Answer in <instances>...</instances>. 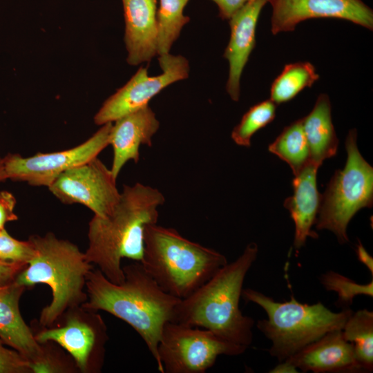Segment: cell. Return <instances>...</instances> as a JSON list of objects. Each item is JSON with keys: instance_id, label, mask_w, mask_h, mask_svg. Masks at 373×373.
<instances>
[{"instance_id": "obj_35", "label": "cell", "mask_w": 373, "mask_h": 373, "mask_svg": "<svg viewBox=\"0 0 373 373\" xmlns=\"http://www.w3.org/2000/svg\"><path fill=\"white\" fill-rule=\"evenodd\" d=\"M51 358H52V356H51Z\"/></svg>"}, {"instance_id": "obj_28", "label": "cell", "mask_w": 373, "mask_h": 373, "mask_svg": "<svg viewBox=\"0 0 373 373\" xmlns=\"http://www.w3.org/2000/svg\"><path fill=\"white\" fill-rule=\"evenodd\" d=\"M31 363L14 349L7 348L0 338V373H32Z\"/></svg>"}, {"instance_id": "obj_31", "label": "cell", "mask_w": 373, "mask_h": 373, "mask_svg": "<svg viewBox=\"0 0 373 373\" xmlns=\"http://www.w3.org/2000/svg\"><path fill=\"white\" fill-rule=\"evenodd\" d=\"M219 10V16L222 19H229L231 17L243 6L249 0H212Z\"/></svg>"}, {"instance_id": "obj_12", "label": "cell", "mask_w": 373, "mask_h": 373, "mask_svg": "<svg viewBox=\"0 0 373 373\" xmlns=\"http://www.w3.org/2000/svg\"><path fill=\"white\" fill-rule=\"evenodd\" d=\"M158 61L162 73L151 77L147 68L141 67L124 86L104 102L94 117L97 125L113 122L148 106L149 101L164 88L188 77L189 66L185 57L169 53L160 56Z\"/></svg>"}, {"instance_id": "obj_23", "label": "cell", "mask_w": 373, "mask_h": 373, "mask_svg": "<svg viewBox=\"0 0 373 373\" xmlns=\"http://www.w3.org/2000/svg\"><path fill=\"white\" fill-rule=\"evenodd\" d=\"M269 151L286 162L296 175L310 162L309 151L301 119L284 128L269 145Z\"/></svg>"}, {"instance_id": "obj_34", "label": "cell", "mask_w": 373, "mask_h": 373, "mask_svg": "<svg viewBox=\"0 0 373 373\" xmlns=\"http://www.w3.org/2000/svg\"><path fill=\"white\" fill-rule=\"evenodd\" d=\"M7 180V176L5 172L3 158L0 157V182H3Z\"/></svg>"}, {"instance_id": "obj_27", "label": "cell", "mask_w": 373, "mask_h": 373, "mask_svg": "<svg viewBox=\"0 0 373 373\" xmlns=\"http://www.w3.org/2000/svg\"><path fill=\"white\" fill-rule=\"evenodd\" d=\"M34 254V247L29 240H17L5 228L0 230V261L27 265Z\"/></svg>"}, {"instance_id": "obj_22", "label": "cell", "mask_w": 373, "mask_h": 373, "mask_svg": "<svg viewBox=\"0 0 373 373\" xmlns=\"http://www.w3.org/2000/svg\"><path fill=\"white\" fill-rule=\"evenodd\" d=\"M318 79L319 75L310 62L286 64L271 84L270 99L276 104L287 102L304 88L312 87Z\"/></svg>"}, {"instance_id": "obj_21", "label": "cell", "mask_w": 373, "mask_h": 373, "mask_svg": "<svg viewBox=\"0 0 373 373\" xmlns=\"http://www.w3.org/2000/svg\"><path fill=\"white\" fill-rule=\"evenodd\" d=\"M353 345L356 359L362 372L373 370V312L367 309L352 312L341 329Z\"/></svg>"}, {"instance_id": "obj_15", "label": "cell", "mask_w": 373, "mask_h": 373, "mask_svg": "<svg viewBox=\"0 0 373 373\" xmlns=\"http://www.w3.org/2000/svg\"><path fill=\"white\" fill-rule=\"evenodd\" d=\"M268 0H249L229 19L231 35L224 57L229 64L226 90L238 102L243 69L256 44V30L260 12Z\"/></svg>"}, {"instance_id": "obj_13", "label": "cell", "mask_w": 373, "mask_h": 373, "mask_svg": "<svg viewBox=\"0 0 373 373\" xmlns=\"http://www.w3.org/2000/svg\"><path fill=\"white\" fill-rule=\"evenodd\" d=\"M273 35L294 31L305 20L334 18L373 30V12L362 0H268Z\"/></svg>"}, {"instance_id": "obj_3", "label": "cell", "mask_w": 373, "mask_h": 373, "mask_svg": "<svg viewBox=\"0 0 373 373\" xmlns=\"http://www.w3.org/2000/svg\"><path fill=\"white\" fill-rule=\"evenodd\" d=\"M258 252L257 245L249 243L237 259L180 300L173 322L209 329L229 342L248 347L253 340L254 321L242 314L239 302L245 276Z\"/></svg>"}, {"instance_id": "obj_10", "label": "cell", "mask_w": 373, "mask_h": 373, "mask_svg": "<svg viewBox=\"0 0 373 373\" xmlns=\"http://www.w3.org/2000/svg\"><path fill=\"white\" fill-rule=\"evenodd\" d=\"M112 125L113 122L102 125L87 140L66 150L25 157L8 153L3 157L7 179L48 187L64 172L97 157L109 145Z\"/></svg>"}, {"instance_id": "obj_8", "label": "cell", "mask_w": 373, "mask_h": 373, "mask_svg": "<svg viewBox=\"0 0 373 373\" xmlns=\"http://www.w3.org/2000/svg\"><path fill=\"white\" fill-rule=\"evenodd\" d=\"M247 348L209 329L169 321L162 328L157 354L164 373H204L218 356L240 355Z\"/></svg>"}, {"instance_id": "obj_6", "label": "cell", "mask_w": 373, "mask_h": 373, "mask_svg": "<svg viewBox=\"0 0 373 373\" xmlns=\"http://www.w3.org/2000/svg\"><path fill=\"white\" fill-rule=\"evenodd\" d=\"M241 297L258 305L267 313V319L259 320L257 327L271 341L269 354L279 362L327 333L342 329L353 312L347 308L334 312L321 302L301 303L293 296L289 301L276 302L250 288L243 289Z\"/></svg>"}, {"instance_id": "obj_25", "label": "cell", "mask_w": 373, "mask_h": 373, "mask_svg": "<svg viewBox=\"0 0 373 373\" xmlns=\"http://www.w3.org/2000/svg\"><path fill=\"white\" fill-rule=\"evenodd\" d=\"M276 104L270 99L251 106L242 116L232 132L231 138L241 146L249 147L251 137L271 123L276 116Z\"/></svg>"}, {"instance_id": "obj_9", "label": "cell", "mask_w": 373, "mask_h": 373, "mask_svg": "<svg viewBox=\"0 0 373 373\" xmlns=\"http://www.w3.org/2000/svg\"><path fill=\"white\" fill-rule=\"evenodd\" d=\"M34 334L41 345L56 343L64 348L82 372H99L103 366L108 336L97 312L82 306L68 309L55 325L42 327Z\"/></svg>"}, {"instance_id": "obj_26", "label": "cell", "mask_w": 373, "mask_h": 373, "mask_svg": "<svg viewBox=\"0 0 373 373\" xmlns=\"http://www.w3.org/2000/svg\"><path fill=\"white\" fill-rule=\"evenodd\" d=\"M321 283L328 291L338 294V303L341 306H350L357 295L373 296V280L361 285L334 271H329L321 277Z\"/></svg>"}, {"instance_id": "obj_2", "label": "cell", "mask_w": 373, "mask_h": 373, "mask_svg": "<svg viewBox=\"0 0 373 373\" xmlns=\"http://www.w3.org/2000/svg\"><path fill=\"white\" fill-rule=\"evenodd\" d=\"M165 198L156 188L135 183L124 185L113 210L106 216L94 215L88 224L87 260L111 282L122 283V260L141 262L146 225L157 222V208Z\"/></svg>"}, {"instance_id": "obj_11", "label": "cell", "mask_w": 373, "mask_h": 373, "mask_svg": "<svg viewBox=\"0 0 373 373\" xmlns=\"http://www.w3.org/2000/svg\"><path fill=\"white\" fill-rule=\"evenodd\" d=\"M116 179L97 157L64 172L48 188L62 203L83 204L94 215L103 217L113 210L119 199Z\"/></svg>"}, {"instance_id": "obj_32", "label": "cell", "mask_w": 373, "mask_h": 373, "mask_svg": "<svg viewBox=\"0 0 373 373\" xmlns=\"http://www.w3.org/2000/svg\"><path fill=\"white\" fill-rule=\"evenodd\" d=\"M356 253L358 260L364 264L373 275V258L360 241L356 245Z\"/></svg>"}, {"instance_id": "obj_1", "label": "cell", "mask_w": 373, "mask_h": 373, "mask_svg": "<svg viewBox=\"0 0 373 373\" xmlns=\"http://www.w3.org/2000/svg\"><path fill=\"white\" fill-rule=\"evenodd\" d=\"M122 269L124 280L116 284L94 267L86 278L87 300L81 306L90 311H105L131 326L144 340L159 372L164 373L157 346L162 328L173 321L181 299L163 291L140 262L134 261Z\"/></svg>"}, {"instance_id": "obj_24", "label": "cell", "mask_w": 373, "mask_h": 373, "mask_svg": "<svg viewBox=\"0 0 373 373\" xmlns=\"http://www.w3.org/2000/svg\"><path fill=\"white\" fill-rule=\"evenodd\" d=\"M189 0H160L157 12V54L169 53L173 44L178 38L183 26L190 18L183 15Z\"/></svg>"}, {"instance_id": "obj_20", "label": "cell", "mask_w": 373, "mask_h": 373, "mask_svg": "<svg viewBox=\"0 0 373 373\" xmlns=\"http://www.w3.org/2000/svg\"><path fill=\"white\" fill-rule=\"evenodd\" d=\"M301 121L309 147L310 162L319 168L325 160L336 154L338 145L328 95H319L312 111Z\"/></svg>"}, {"instance_id": "obj_29", "label": "cell", "mask_w": 373, "mask_h": 373, "mask_svg": "<svg viewBox=\"0 0 373 373\" xmlns=\"http://www.w3.org/2000/svg\"><path fill=\"white\" fill-rule=\"evenodd\" d=\"M17 200L14 195L7 191H0V230L7 222L16 221L18 216L15 213Z\"/></svg>"}, {"instance_id": "obj_4", "label": "cell", "mask_w": 373, "mask_h": 373, "mask_svg": "<svg viewBox=\"0 0 373 373\" xmlns=\"http://www.w3.org/2000/svg\"><path fill=\"white\" fill-rule=\"evenodd\" d=\"M28 240L34 247V256L14 282L26 289L39 283L50 288L51 302L42 309L39 321L42 327H52L68 309L86 301L84 287L94 265L75 244L52 232L33 235Z\"/></svg>"}, {"instance_id": "obj_30", "label": "cell", "mask_w": 373, "mask_h": 373, "mask_svg": "<svg viewBox=\"0 0 373 373\" xmlns=\"http://www.w3.org/2000/svg\"><path fill=\"white\" fill-rule=\"evenodd\" d=\"M26 265L0 261V287L12 283Z\"/></svg>"}, {"instance_id": "obj_7", "label": "cell", "mask_w": 373, "mask_h": 373, "mask_svg": "<svg viewBox=\"0 0 373 373\" xmlns=\"http://www.w3.org/2000/svg\"><path fill=\"white\" fill-rule=\"evenodd\" d=\"M356 139V130H350L345 140V167L335 171L321 195L315 222L317 229L333 232L340 244L349 242L347 227L353 216L373 204V168L360 153Z\"/></svg>"}, {"instance_id": "obj_19", "label": "cell", "mask_w": 373, "mask_h": 373, "mask_svg": "<svg viewBox=\"0 0 373 373\" xmlns=\"http://www.w3.org/2000/svg\"><path fill=\"white\" fill-rule=\"evenodd\" d=\"M318 167L309 162L292 180L294 193L285 199L284 207L289 211L295 224L294 247L300 249L307 237L318 238L312 230L321 206V195L317 189Z\"/></svg>"}, {"instance_id": "obj_18", "label": "cell", "mask_w": 373, "mask_h": 373, "mask_svg": "<svg viewBox=\"0 0 373 373\" xmlns=\"http://www.w3.org/2000/svg\"><path fill=\"white\" fill-rule=\"evenodd\" d=\"M127 62H149L157 54V0H122Z\"/></svg>"}, {"instance_id": "obj_16", "label": "cell", "mask_w": 373, "mask_h": 373, "mask_svg": "<svg viewBox=\"0 0 373 373\" xmlns=\"http://www.w3.org/2000/svg\"><path fill=\"white\" fill-rule=\"evenodd\" d=\"M303 372H361L353 345L341 329L327 333L285 360Z\"/></svg>"}, {"instance_id": "obj_14", "label": "cell", "mask_w": 373, "mask_h": 373, "mask_svg": "<svg viewBox=\"0 0 373 373\" xmlns=\"http://www.w3.org/2000/svg\"><path fill=\"white\" fill-rule=\"evenodd\" d=\"M26 289L14 281L0 287V338L31 363L33 372H49V354L20 312L19 300Z\"/></svg>"}, {"instance_id": "obj_33", "label": "cell", "mask_w": 373, "mask_h": 373, "mask_svg": "<svg viewBox=\"0 0 373 373\" xmlns=\"http://www.w3.org/2000/svg\"><path fill=\"white\" fill-rule=\"evenodd\" d=\"M297 369L286 361L280 362V364L272 369L270 372H298Z\"/></svg>"}, {"instance_id": "obj_5", "label": "cell", "mask_w": 373, "mask_h": 373, "mask_svg": "<svg viewBox=\"0 0 373 373\" xmlns=\"http://www.w3.org/2000/svg\"><path fill=\"white\" fill-rule=\"evenodd\" d=\"M144 239L140 263L144 270L163 291L181 300L228 263L227 258L215 249L157 223L146 226Z\"/></svg>"}, {"instance_id": "obj_17", "label": "cell", "mask_w": 373, "mask_h": 373, "mask_svg": "<svg viewBox=\"0 0 373 373\" xmlns=\"http://www.w3.org/2000/svg\"><path fill=\"white\" fill-rule=\"evenodd\" d=\"M112 125L109 145L113 151L111 171L117 178L122 167L129 161L137 163L140 147L152 146V137L160 127L155 114L148 106L126 115Z\"/></svg>"}]
</instances>
